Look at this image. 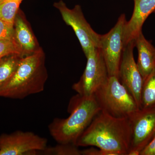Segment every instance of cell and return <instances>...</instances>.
<instances>
[{
  "instance_id": "obj_19",
  "label": "cell",
  "mask_w": 155,
  "mask_h": 155,
  "mask_svg": "<svg viewBox=\"0 0 155 155\" xmlns=\"http://www.w3.org/2000/svg\"><path fill=\"white\" fill-rule=\"evenodd\" d=\"M14 38V25L0 19V40L11 39Z\"/></svg>"
},
{
  "instance_id": "obj_2",
  "label": "cell",
  "mask_w": 155,
  "mask_h": 155,
  "mask_svg": "<svg viewBox=\"0 0 155 155\" xmlns=\"http://www.w3.org/2000/svg\"><path fill=\"white\" fill-rule=\"evenodd\" d=\"M101 111L94 95L82 96L77 94L69 101V117L55 118L49 125L50 134L58 143L76 145L78 140Z\"/></svg>"
},
{
  "instance_id": "obj_3",
  "label": "cell",
  "mask_w": 155,
  "mask_h": 155,
  "mask_svg": "<svg viewBox=\"0 0 155 155\" xmlns=\"http://www.w3.org/2000/svg\"><path fill=\"white\" fill-rule=\"evenodd\" d=\"M41 50L22 57L10 80L0 89V97L22 99L43 91L48 78Z\"/></svg>"
},
{
  "instance_id": "obj_4",
  "label": "cell",
  "mask_w": 155,
  "mask_h": 155,
  "mask_svg": "<svg viewBox=\"0 0 155 155\" xmlns=\"http://www.w3.org/2000/svg\"><path fill=\"white\" fill-rule=\"evenodd\" d=\"M94 95L101 110L116 118H129L140 109L132 95L116 76H109Z\"/></svg>"
},
{
  "instance_id": "obj_15",
  "label": "cell",
  "mask_w": 155,
  "mask_h": 155,
  "mask_svg": "<svg viewBox=\"0 0 155 155\" xmlns=\"http://www.w3.org/2000/svg\"><path fill=\"white\" fill-rule=\"evenodd\" d=\"M140 105V109L155 105V69L143 80Z\"/></svg>"
},
{
  "instance_id": "obj_18",
  "label": "cell",
  "mask_w": 155,
  "mask_h": 155,
  "mask_svg": "<svg viewBox=\"0 0 155 155\" xmlns=\"http://www.w3.org/2000/svg\"><path fill=\"white\" fill-rule=\"evenodd\" d=\"M12 55L24 56L15 37L11 39L0 40V60Z\"/></svg>"
},
{
  "instance_id": "obj_9",
  "label": "cell",
  "mask_w": 155,
  "mask_h": 155,
  "mask_svg": "<svg viewBox=\"0 0 155 155\" xmlns=\"http://www.w3.org/2000/svg\"><path fill=\"white\" fill-rule=\"evenodd\" d=\"M48 140L31 131L17 130L0 135V155H35L47 147Z\"/></svg>"
},
{
  "instance_id": "obj_7",
  "label": "cell",
  "mask_w": 155,
  "mask_h": 155,
  "mask_svg": "<svg viewBox=\"0 0 155 155\" xmlns=\"http://www.w3.org/2000/svg\"><path fill=\"white\" fill-rule=\"evenodd\" d=\"M126 22L125 14H121L115 26L108 33L101 36L99 48L105 62L109 76L118 77L124 48L123 35Z\"/></svg>"
},
{
  "instance_id": "obj_12",
  "label": "cell",
  "mask_w": 155,
  "mask_h": 155,
  "mask_svg": "<svg viewBox=\"0 0 155 155\" xmlns=\"http://www.w3.org/2000/svg\"><path fill=\"white\" fill-rule=\"evenodd\" d=\"M134 41L138 51L137 65L144 80L155 69V47L145 38L142 31Z\"/></svg>"
},
{
  "instance_id": "obj_14",
  "label": "cell",
  "mask_w": 155,
  "mask_h": 155,
  "mask_svg": "<svg viewBox=\"0 0 155 155\" xmlns=\"http://www.w3.org/2000/svg\"><path fill=\"white\" fill-rule=\"evenodd\" d=\"M22 57L18 55H12L0 60V89L14 75Z\"/></svg>"
},
{
  "instance_id": "obj_6",
  "label": "cell",
  "mask_w": 155,
  "mask_h": 155,
  "mask_svg": "<svg viewBox=\"0 0 155 155\" xmlns=\"http://www.w3.org/2000/svg\"><path fill=\"white\" fill-rule=\"evenodd\" d=\"M85 69L80 80L72 89L82 96H91L107 80L109 75L105 62L99 48H96L86 57Z\"/></svg>"
},
{
  "instance_id": "obj_11",
  "label": "cell",
  "mask_w": 155,
  "mask_h": 155,
  "mask_svg": "<svg viewBox=\"0 0 155 155\" xmlns=\"http://www.w3.org/2000/svg\"><path fill=\"white\" fill-rule=\"evenodd\" d=\"M134 8L130 20L125 24L123 35L124 47L135 41L150 14L155 11V0H134Z\"/></svg>"
},
{
  "instance_id": "obj_21",
  "label": "cell",
  "mask_w": 155,
  "mask_h": 155,
  "mask_svg": "<svg viewBox=\"0 0 155 155\" xmlns=\"http://www.w3.org/2000/svg\"><path fill=\"white\" fill-rule=\"evenodd\" d=\"M140 155H155V136L142 150Z\"/></svg>"
},
{
  "instance_id": "obj_17",
  "label": "cell",
  "mask_w": 155,
  "mask_h": 155,
  "mask_svg": "<svg viewBox=\"0 0 155 155\" xmlns=\"http://www.w3.org/2000/svg\"><path fill=\"white\" fill-rule=\"evenodd\" d=\"M75 145L58 143L54 147L48 146L38 153L45 155H81V150Z\"/></svg>"
},
{
  "instance_id": "obj_20",
  "label": "cell",
  "mask_w": 155,
  "mask_h": 155,
  "mask_svg": "<svg viewBox=\"0 0 155 155\" xmlns=\"http://www.w3.org/2000/svg\"><path fill=\"white\" fill-rule=\"evenodd\" d=\"M97 148L91 147L81 150V155H113L112 153Z\"/></svg>"
},
{
  "instance_id": "obj_1",
  "label": "cell",
  "mask_w": 155,
  "mask_h": 155,
  "mask_svg": "<svg viewBox=\"0 0 155 155\" xmlns=\"http://www.w3.org/2000/svg\"><path fill=\"white\" fill-rule=\"evenodd\" d=\"M131 142L129 118H116L101 110L78 140V147H96L113 155H127Z\"/></svg>"
},
{
  "instance_id": "obj_23",
  "label": "cell",
  "mask_w": 155,
  "mask_h": 155,
  "mask_svg": "<svg viewBox=\"0 0 155 155\" xmlns=\"http://www.w3.org/2000/svg\"><path fill=\"white\" fill-rule=\"evenodd\" d=\"M154 13H155V11H154Z\"/></svg>"
},
{
  "instance_id": "obj_5",
  "label": "cell",
  "mask_w": 155,
  "mask_h": 155,
  "mask_svg": "<svg viewBox=\"0 0 155 155\" xmlns=\"http://www.w3.org/2000/svg\"><path fill=\"white\" fill-rule=\"evenodd\" d=\"M54 6L60 11L65 23L74 30L86 57L93 50L100 48L101 35L95 31L87 21L79 5L70 9L60 1Z\"/></svg>"
},
{
  "instance_id": "obj_22",
  "label": "cell",
  "mask_w": 155,
  "mask_h": 155,
  "mask_svg": "<svg viewBox=\"0 0 155 155\" xmlns=\"http://www.w3.org/2000/svg\"><path fill=\"white\" fill-rule=\"evenodd\" d=\"M6 0H0V4H1V3L3 2H4Z\"/></svg>"
},
{
  "instance_id": "obj_13",
  "label": "cell",
  "mask_w": 155,
  "mask_h": 155,
  "mask_svg": "<svg viewBox=\"0 0 155 155\" xmlns=\"http://www.w3.org/2000/svg\"><path fill=\"white\" fill-rule=\"evenodd\" d=\"M14 25V37L22 49L24 56L36 51L35 39L28 25L22 17L17 16Z\"/></svg>"
},
{
  "instance_id": "obj_8",
  "label": "cell",
  "mask_w": 155,
  "mask_h": 155,
  "mask_svg": "<svg viewBox=\"0 0 155 155\" xmlns=\"http://www.w3.org/2000/svg\"><path fill=\"white\" fill-rule=\"evenodd\" d=\"M129 118L131 142L127 155H140L155 136V105L139 109Z\"/></svg>"
},
{
  "instance_id": "obj_10",
  "label": "cell",
  "mask_w": 155,
  "mask_h": 155,
  "mask_svg": "<svg viewBox=\"0 0 155 155\" xmlns=\"http://www.w3.org/2000/svg\"><path fill=\"white\" fill-rule=\"evenodd\" d=\"M134 41L128 43L124 47L119 65L118 78L132 95L140 109L143 80L134 57Z\"/></svg>"
},
{
  "instance_id": "obj_24",
  "label": "cell",
  "mask_w": 155,
  "mask_h": 155,
  "mask_svg": "<svg viewBox=\"0 0 155 155\" xmlns=\"http://www.w3.org/2000/svg\"><path fill=\"white\" fill-rule=\"evenodd\" d=\"M21 1H23V0H21Z\"/></svg>"
},
{
  "instance_id": "obj_16",
  "label": "cell",
  "mask_w": 155,
  "mask_h": 155,
  "mask_svg": "<svg viewBox=\"0 0 155 155\" xmlns=\"http://www.w3.org/2000/svg\"><path fill=\"white\" fill-rule=\"evenodd\" d=\"M21 0H6L0 4V19L14 24Z\"/></svg>"
}]
</instances>
